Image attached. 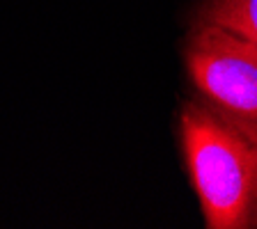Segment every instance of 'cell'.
<instances>
[{
    "label": "cell",
    "mask_w": 257,
    "mask_h": 229,
    "mask_svg": "<svg viewBox=\"0 0 257 229\" xmlns=\"http://www.w3.org/2000/svg\"><path fill=\"white\" fill-rule=\"evenodd\" d=\"M179 140L207 229H257V138L204 99L179 112Z\"/></svg>",
    "instance_id": "obj_1"
},
{
    "label": "cell",
    "mask_w": 257,
    "mask_h": 229,
    "mask_svg": "<svg viewBox=\"0 0 257 229\" xmlns=\"http://www.w3.org/2000/svg\"><path fill=\"white\" fill-rule=\"evenodd\" d=\"M184 64L198 96L257 138V46L211 23H193Z\"/></svg>",
    "instance_id": "obj_2"
},
{
    "label": "cell",
    "mask_w": 257,
    "mask_h": 229,
    "mask_svg": "<svg viewBox=\"0 0 257 229\" xmlns=\"http://www.w3.org/2000/svg\"><path fill=\"white\" fill-rule=\"evenodd\" d=\"M193 23H211L257 46V0H202Z\"/></svg>",
    "instance_id": "obj_3"
}]
</instances>
